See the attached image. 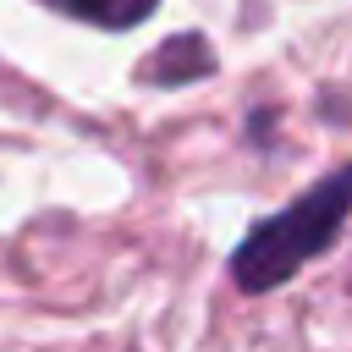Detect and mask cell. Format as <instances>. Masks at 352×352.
I'll list each match as a JSON object with an SVG mask.
<instances>
[{
    "instance_id": "6da1fadb",
    "label": "cell",
    "mask_w": 352,
    "mask_h": 352,
    "mask_svg": "<svg viewBox=\"0 0 352 352\" xmlns=\"http://www.w3.org/2000/svg\"><path fill=\"white\" fill-rule=\"evenodd\" d=\"M352 209V165H341L330 182H319L314 192H302L292 209H280L275 220H264L231 258L236 286L242 292H270L280 280H292L314 253H324L341 236V220Z\"/></svg>"
},
{
    "instance_id": "7a4b0ae2",
    "label": "cell",
    "mask_w": 352,
    "mask_h": 352,
    "mask_svg": "<svg viewBox=\"0 0 352 352\" xmlns=\"http://www.w3.org/2000/svg\"><path fill=\"white\" fill-rule=\"evenodd\" d=\"M77 16H88L94 28H138L143 16H154L160 0H66Z\"/></svg>"
}]
</instances>
